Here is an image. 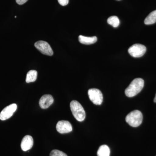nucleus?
I'll use <instances>...</instances> for the list:
<instances>
[{
	"label": "nucleus",
	"mask_w": 156,
	"mask_h": 156,
	"mask_svg": "<svg viewBox=\"0 0 156 156\" xmlns=\"http://www.w3.org/2000/svg\"><path fill=\"white\" fill-rule=\"evenodd\" d=\"M144 86V81L141 78H136L125 90V94L128 97H133L142 90Z\"/></svg>",
	"instance_id": "1"
},
{
	"label": "nucleus",
	"mask_w": 156,
	"mask_h": 156,
	"mask_svg": "<svg viewBox=\"0 0 156 156\" xmlns=\"http://www.w3.org/2000/svg\"><path fill=\"white\" fill-rule=\"evenodd\" d=\"M70 107L73 116L79 122H83L86 118V112L83 107L77 101L73 100L70 104Z\"/></svg>",
	"instance_id": "2"
},
{
	"label": "nucleus",
	"mask_w": 156,
	"mask_h": 156,
	"mask_svg": "<svg viewBox=\"0 0 156 156\" xmlns=\"http://www.w3.org/2000/svg\"><path fill=\"white\" fill-rule=\"evenodd\" d=\"M126 120L130 126L133 127H138L142 122V113L139 110L133 111L127 115Z\"/></svg>",
	"instance_id": "3"
},
{
	"label": "nucleus",
	"mask_w": 156,
	"mask_h": 156,
	"mask_svg": "<svg viewBox=\"0 0 156 156\" xmlns=\"http://www.w3.org/2000/svg\"><path fill=\"white\" fill-rule=\"evenodd\" d=\"M145 46L140 44H134L128 49V53L132 57L139 58L145 54L146 52Z\"/></svg>",
	"instance_id": "4"
},
{
	"label": "nucleus",
	"mask_w": 156,
	"mask_h": 156,
	"mask_svg": "<svg viewBox=\"0 0 156 156\" xmlns=\"http://www.w3.org/2000/svg\"><path fill=\"white\" fill-rule=\"evenodd\" d=\"M88 95L92 103L96 105H100L103 101V95L100 90L97 89H89Z\"/></svg>",
	"instance_id": "5"
},
{
	"label": "nucleus",
	"mask_w": 156,
	"mask_h": 156,
	"mask_svg": "<svg viewBox=\"0 0 156 156\" xmlns=\"http://www.w3.org/2000/svg\"><path fill=\"white\" fill-rule=\"evenodd\" d=\"M35 47L44 55L47 56H52L53 52L52 48L49 44L44 41H40L35 43Z\"/></svg>",
	"instance_id": "6"
},
{
	"label": "nucleus",
	"mask_w": 156,
	"mask_h": 156,
	"mask_svg": "<svg viewBox=\"0 0 156 156\" xmlns=\"http://www.w3.org/2000/svg\"><path fill=\"white\" fill-rule=\"evenodd\" d=\"M17 109L16 104H12L9 106L6 107L0 113V119L5 121L11 118Z\"/></svg>",
	"instance_id": "7"
},
{
	"label": "nucleus",
	"mask_w": 156,
	"mask_h": 156,
	"mask_svg": "<svg viewBox=\"0 0 156 156\" xmlns=\"http://www.w3.org/2000/svg\"><path fill=\"white\" fill-rule=\"evenodd\" d=\"M56 129L58 133L65 134L72 131L73 127L69 122L67 121H60L56 124Z\"/></svg>",
	"instance_id": "8"
},
{
	"label": "nucleus",
	"mask_w": 156,
	"mask_h": 156,
	"mask_svg": "<svg viewBox=\"0 0 156 156\" xmlns=\"http://www.w3.org/2000/svg\"><path fill=\"white\" fill-rule=\"evenodd\" d=\"M54 99L50 95H44L42 96L39 101V105L43 109L48 108L53 103Z\"/></svg>",
	"instance_id": "9"
},
{
	"label": "nucleus",
	"mask_w": 156,
	"mask_h": 156,
	"mask_svg": "<svg viewBox=\"0 0 156 156\" xmlns=\"http://www.w3.org/2000/svg\"><path fill=\"white\" fill-rule=\"evenodd\" d=\"M34 144V140L30 135H26L23 138L21 143V149L24 151L29 150Z\"/></svg>",
	"instance_id": "10"
},
{
	"label": "nucleus",
	"mask_w": 156,
	"mask_h": 156,
	"mask_svg": "<svg viewBox=\"0 0 156 156\" xmlns=\"http://www.w3.org/2000/svg\"><path fill=\"white\" fill-rule=\"evenodd\" d=\"M79 41L80 43L83 44L90 45L97 41V37L96 36L88 37L80 35L79 37Z\"/></svg>",
	"instance_id": "11"
},
{
	"label": "nucleus",
	"mask_w": 156,
	"mask_h": 156,
	"mask_svg": "<svg viewBox=\"0 0 156 156\" xmlns=\"http://www.w3.org/2000/svg\"><path fill=\"white\" fill-rule=\"evenodd\" d=\"M37 72L34 70L29 71L27 74L26 82L27 83H32L36 80Z\"/></svg>",
	"instance_id": "12"
},
{
	"label": "nucleus",
	"mask_w": 156,
	"mask_h": 156,
	"mask_svg": "<svg viewBox=\"0 0 156 156\" xmlns=\"http://www.w3.org/2000/svg\"><path fill=\"white\" fill-rule=\"evenodd\" d=\"M110 150L107 145L101 146L97 151L98 156H110Z\"/></svg>",
	"instance_id": "13"
},
{
	"label": "nucleus",
	"mask_w": 156,
	"mask_h": 156,
	"mask_svg": "<svg viewBox=\"0 0 156 156\" xmlns=\"http://www.w3.org/2000/svg\"><path fill=\"white\" fill-rule=\"evenodd\" d=\"M156 22V10L151 12L145 18L144 23L146 25H151Z\"/></svg>",
	"instance_id": "14"
},
{
	"label": "nucleus",
	"mask_w": 156,
	"mask_h": 156,
	"mask_svg": "<svg viewBox=\"0 0 156 156\" xmlns=\"http://www.w3.org/2000/svg\"><path fill=\"white\" fill-rule=\"evenodd\" d=\"M108 23L114 27H117L120 24V20L116 16H112L109 17L107 20Z\"/></svg>",
	"instance_id": "15"
},
{
	"label": "nucleus",
	"mask_w": 156,
	"mask_h": 156,
	"mask_svg": "<svg viewBox=\"0 0 156 156\" xmlns=\"http://www.w3.org/2000/svg\"><path fill=\"white\" fill-rule=\"evenodd\" d=\"M50 156H68L63 152L58 150H53L50 152Z\"/></svg>",
	"instance_id": "16"
},
{
	"label": "nucleus",
	"mask_w": 156,
	"mask_h": 156,
	"mask_svg": "<svg viewBox=\"0 0 156 156\" xmlns=\"http://www.w3.org/2000/svg\"><path fill=\"white\" fill-rule=\"evenodd\" d=\"M58 3L62 6H66L68 4L69 0H58Z\"/></svg>",
	"instance_id": "17"
},
{
	"label": "nucleus",
	"mask_w": 156,
	"mask_h": 156,
	"mask_svg": "<svg viewBox=\"0 0 156 156\" xmlns=\"http://www.w3.org/2000/svg\"><path fill=\"white\" fill-rule=\"evenodd\" d=\"M28 0H16V2L19 5H22L25 4Z\"/></svg>",
	"instance_id": "18"
},
{
	"label": "nucleus",
	"mask_w": 156,
	"mask_h": 156,
	"mask_svg": "<svg viewBox=\"0 0 156 156\" xmlns=\"http://www.w3.org/2000/svg\"><path fill=\"white\" fill-rule=\"evenodd\" d=\"M154 102H156V95L154 99Z\"/></svg>",
	"instance_id": "19"
},
{
	"label": "nucleus",
	"mask_w": 156,
	"mask_h": 156,
	"mask_svg": "<svg viewBox=\"0 0 156 156\" xmlns=\"http://www.w3.org/2000/svg\"><path fill=\"white\" fill-rule=\"evenodd\" d=\"M16 17H16V16H15V18H16Z\"/></svg>",
	"instance_id": "20"
},
{
	"label": "nucleus",
	"mask_w": 156,
	"mask_h": 156,
	"mask_svg": "<svg viewBox=\"0 0 156 156\" xmlns=\"http://www.w3.org/2000/svg\"><path fill=\"white\" fill-rule=\"evenodd\" d=\"M119 1H120V0H119Z\"/></svg>",
	"instance_id": "21"
}]
</instances>
